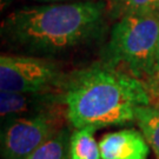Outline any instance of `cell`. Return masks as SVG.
Masks as SVG:
<instances>
[{"label": "cell", "mask_w": 159, "mask_h": 159, "mask_svg": "<svg viewBox=\"0 0 159 159\" xmlns=\"http://www.w3.org/2000/svg\"><path fill=\"white\" fill-rule=\"evenodd\" d=\"M61 105L38 113L7 118L1 129V156L4 159H27L37 148L64 129Z\"/></svg>", "instance_id": "5b68a950"}, {"label": "cell", "mask_w": 159, "mask_h": 159, "mask_svg": "<svg viewBox=\"0 0 159 159\" xmlns=\"http://www.w3.org/2000/svg\"><path fill=\"white\" fill-rule=\"evenodd\" d=\"M68 75L57 63L30 54H1L0 90L31 93H63Z\"/></svg>", "instance_id": "277c9868"}, {"label": "cell", "mask_w": 159, "mask_h": 159, "mask_svg": "<svg viewBox=\"0 0 159 159\" xmlns=\"http://www.w3.org/2000/svg\"><path fill=\"white\" fill-rule=\"evenodd\" d=\"M159 11V0H121L113 8V16L123 17L131 13H148Z\"/></svg>", "instance_id": "8fae6325"}, {"label": "cell", "mask_w": 159, "mask_h": 159, "mask_svg": "<svg viewBox=\"0 0 159 159\" xmlns=\"http://www.w3.org/2000/svg\"><path fill=\"white\" fill-rule=\"evenodd\" d=\"M61 105H65V102L63 93L59 92H0V116L2 120L38 113Z\"/></svg>", "instance_id": "8992f818"}, {"label": "cell", "mask_w": 159, "mask_h": 159, "mask_svg": "<svg viewBox=\"0 0 159 159\" xmlns=\"http://www.w3.org/2000/svg\"><path fill=\"white\" fill-rule=\"evenodd\" d=\"M96 130L78 129L71 134L70 159H102L99 143L94 138Z\"/></svg>", "instance_id": "9c48e42d"}, {"label": "cell", "mask_w": 159, "mask_h": 159, "mask_svg": "<svg viewBox=\"0 0 159 159\" xmlns=\"http://www.w3.org/2000/svg\"><path fill=\"white\" fill-rule=\"evenodd\" d=\"M1 2V10H4L6 6H8L12 2V0H0Z\"/></svg>", "instance_id": "9a60e30c"}, {"label": "cell", "mask_w": 159, "mask_h": 159, "mask_svg": "<svg viewBox=\"0 0 159 159\" xmlns=\"http://www.w3.org/2000/svg\"><path fill=\"white\" fill-rule=\"evenodd\" d=\"M145 84L148 86V90L150 92L151 98L154 94H158L159 96V73H154Z\"/></svg>", "instance_id": "7c38bea8"}, {"label": "cell", "mask_w": 159, "mask_h": 159, "mask_svg": "<svg viewBox=\"0 0 159 159\" xmlns=\"http://www.w3.org/2000/svg\"><path fill=\"white\" fill-rule=\"evenodd\" d=\"M108 2L111 4V6H112V8H114L117 5H119L120 2H121V0H107Z\"/></svg>", "instance_id": "2e32d148"}, {"label": "cell", "mask_w": 159, "mask_h": 159, "mask_svg": "<svg viewBox=\"0 0 159 159\" xmlns=\"http://www.w3.org/2000/svg\"><path fill=\"white\" fill-rule=\"evenodd\" d=\"M63 97L75 130L131 124L136 108L152 102L143 80L104 60L68 75Z\"/></svg>", "instance_id": "6da1fadb"}, {"label": "cell", "mask_w": 159, "mask_h": 159, "mask_svg": "<svg viewBox=\"0 0 159 159\" xmlns=\"http://www.w3.org/2000/svg\"><path fill=\"white\" fill-rule=\"evenodd\" d=\"M159 43V11L131 13L111 32L102 60L146 83L156 71Z\"/></svg>", "instance_id": "3957f363"}, {"label": "cell", "mask_w": 159, "mask_h": 159, "mask_svg": "<svg viewBox=\"0 0 159 159\" xmlns=\"http://www.w3.org/2000/svg\"><path fill=\"white\" fill-rule=\"evenodd\" d=\"M154 73H159V43L157 47V54H156V71Z\"/></svg>", "instance_id": "4fadbf2b"}, {"label": "cell", "mask_w": 159, "mask_h": 159, "mask_svg": "<svg viewBox=\"0 0 159 159\" xmlns=\"http://www.w3.org/2000/svg\"><path fill=\"white\" fill-rule=\"evenodd\" d=\"M71 134L70 130L64 127L37 148L27 159H70Z\"/></svg>", "instance_id": "30bf717a"}, {"label": "cell", "mask_w": 159, "mask_h": 159, "mask_svg": "<svg viewBox=\"0 0 159 159\" xmlns=\"http://www.w3.org/2000/svg\"><path fill=\"white\" fill-rule=\"evenodd\" d=\"M34 1H41V2H58V1H77V0H34Z\"/></svg>", "instance_id": "5bb4252c"}, {"label": "cell", "mask_w": 159, "mask_h": 159, "mask_svg": "<svg viewBox=\"0 0 159 159\" xmlns=\"http://www.w3.org/2000/svg\"><path fill=\"white\" fill-rule=\"evenodd\" d=\"M136 121L150 148L159 159V105L148 104L136 108Z\"/></svg>", "instance_id": "ba28073f"}, {"label": "cell", "mask_w": 159, "mask_h": 159, "mask_svg": "<svg viewBox=\"0 0 159 159\" xmlns=\"http://www.w3.org/2000/svg\"><path fill=\"white\" fill-rule=\"evenodd\" d=\"M99 146L102 159H148L151 148L142 132L134 129L107 133Z\"/></svg>", "instance_id": "52a82bcc"}, {"label": "cell", "mask_w": 159, "mask_h": 159, "mask_svg": "<svg viewBox=\"0 0 159 159\" xmlns=\"http://www.w3.org/2000/svg\"><path fill=\"white\" fill-rule=\"evenodd\" d=\"M105 5L97 0L24 7L2 23L7 43L30 56L47 57L92 40L100 32Z\"/></svg>", "instance_id": "7a4b0ae2"}]
</instances>
